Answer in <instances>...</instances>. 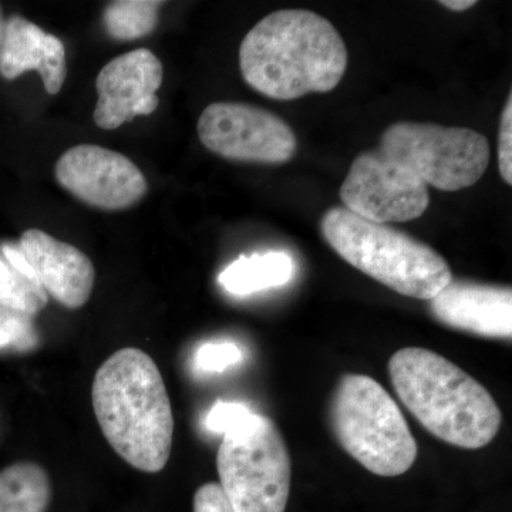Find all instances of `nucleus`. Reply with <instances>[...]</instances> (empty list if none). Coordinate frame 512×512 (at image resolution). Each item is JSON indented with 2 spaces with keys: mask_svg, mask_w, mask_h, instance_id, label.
Wrapping results in <instances>:
<instances>
[{
  "mask_svg": "<svg viewBox=\"0 0 512 512\" xmlns=\"http://www.w3.org/2000/svg\"><path fill=\"white\" fill-rule=\"evenodd\" d=\"M239 67L249 87L274 100L335 90L348 69V49L328 19L303 9L265 16L244 37Z\"/></svg>",
  "mask_w": 512,
  "mask_h": 512,
  "instance_id": "obj_1",
  "label": "nucleus"
},
{
  "mask_svg": "<svg viewBox=\"0 0 512 512\" xmlns=\"http://www.w3.org/2000/svg\"><path fill=\"white\" fill-rule=\"evenodd\" d=\"M94 414L111 448L144 473L164 470L171 456L174 414L160 369L137 348L117 350L94 376Z\"/></svg>",
  "mask_w": 512,
  "mask_h": 512,
  "instance_id": "obj_2",
  "label": "nucleus"
},
{
  "mask_svg": "<svg viewBox=\"0 0 512 512\" xmlns=\"http://www.w3.org/2000/svg\"><path fill=\"white\" fill-rule=\"evenodd\" d=\"M390 379L406 409L439 440L476 450L500 431L493 396L453 362L423 348H404L389 362Z\"/></svg>",
  "mask_w": 512,
  "mask_h": 512,
  "instance_id": "obj_3",
  "label": "nucleus"
},
{
  "mask_svg": "<svg viewBox=\"0 0 512 512\" xmlns=\"http://www.w3.org/2000/svg\"><path fill=\"white\" fill-rule=\"evenodd\" d=\"M320 229L348 264L400 295L430 301L453 279L446 259L430 245L390 225L363 220L345 207L326 211Z\"/></svg>",
  "mask_w": 512,
  "mask_h": 512,
  "instance_id": "obj_4",
  "label": "nucleus"
},
{
  "mask_svg": "<svg viewBox=\"0 0 512 512\" xmlns=\"http://www.w3.org/2000/svg\"><path fill=\"white\" fill-rule=\"evenodd\" d=\"M330 420L340 446L376 476H402L416 461L417 443L402 410L372 377L340 379Z\"/></svg>",
  "mask_w": 512,
  "mask_h": 512,
  "instance_id": "obj_5",
  "label": "nucleus"
},
{
  "mask_svg": "<svg viewBox=\"0 0 512 512\" xmlns=\"http://www.w3.org/2000/svg\"><path fill=\"white\" fill-rule=\"evenodd\" d=\"M222 493L234 512H285L291 493V457L269 417L252 413L222 436L217 454Z\"/></svg>",
  "mask_w": 512,
  "mask_h": 512,
  "instance_id": "obj_6",
  "label": "nucleus"
},
{
  "mask_svg": "<svg viewBox=\"0 0 512 512\" xmlns=\"http://www.w3.org/2000/svg\"><path fill=\"white\" fill-rule=\"evenodd\" d=\"M380 151L412 170L427 187L460 191L480 181L490 164V143L471 128L400 121L387 127Z\"/></svg>",
  "mask_w": 512,
  "mask_h": 512,
  "instance_id": "obj_7",
  "label": "nucleus"
},
{
  "mask_svg": "<svg viewBox=\"0 0 512 512\" xmlns=\"http://www.w3.org/2000/svg\"><path fill=\"white\" fill-rule=\"evenodd\" d=\"M198 137L212 153L245 163L284 164L298 151V138L281 117L251 104H210L198 120Z\"/></svg>",
  "mask_w": 512,
  "mask_h": 512,
  "instance_id": "obj_8",
  "label": "nucleus"
},
{
  "mask_svg": "<svg viewBox=\"0 0 512 512\" xmlns=\"http://www.w3.org/2000/svg\"><path fill=\"white\" fill-rule=\"evenodd\" d=\"M339 194L346 210L376 224L417 220L430 204L427 184L379 148L355 158Z\"/></svg>",
  "mask_w": 512,
  "mask_h": 512,
  "instance_id": "obj_9",
  "label": "nucleus"
},
{
  "mask_svg": "<svg viewBox=\"0 0 512 512\" xmlns=\"http://www.w3.org/2000/svg\"><path fill=\"white\" fill-rule=\"evenodd\" d=\"M55 174L64 190L100 210H126L148 190L146 177L133 161L94 144L67 150L57 161Z\"/></svg>",
  "mask_w": 512,
  "mask_h": 512,
  "instance_id": "obj_10",
  "label": "nucleus"
},
{
  "mask_svg": "<svg viewBox=\"0 0 512 512\" xmlns=\"http://www.w3.org/2000/svg\"><path fill=\"white\" fill-rule=\"evenodd\" d=\"M163 63L151 50L137 49L116 57L101 69L96 80L99 94L94 123L103 130H116L137 116H150L160 99Z\"/></svg>",
  "mask_w": 512,
  "mask_h": 512,
  "instance_id": "obj_11",
  "label": "nucleus"
},
{
  "mask_svg": "<svg viewBox=\"0 0 512 512\" xmlns=\"http://www.w3.org/2000/svg\"><path fill=\"white\" fill-rule=\"evenodd\" d=\"M433 318L447 328L490 339H511L512 291L510 286L450 282L429 301Z\"/></svg>",
  "mask_w": 512,
  "mask_h": 512,
  "instance_id": "obj_12",
  "label": "nucleus"
},
{
  "mask_svg": "<svg viewBox=\"0 0 512 512\" xmlns=\"http://www.w3.org/2000/svg\"><path fill=\"white\" fill-rule=\"evenodd\" d=\"M19 247L47 295L67 309H79L89 302L96 271L89 256L79 248L53 238L42 229L26 231Z\"/></svg>",
  "mask_w": 512,
  "mask_h": 512,
  "instance_id": "obj_13",
  "label": "nucleus"
},
{
  "mask_svg": "<svg viewBox=\"0 0 512 512\" xmlns=\"http://www.w3.org/2000/svg\"><path fill=\"white\" fill-rule=\"evenodd\" d=\"M29 70L40 73L47 93H59L67 77L66 49L59 37L22 16H12L3 29L0 73L15 80Z\"/></svg>",
  "mask_w": 512,
  "mask_h": 512,
  "instance_id": "obj_14",
  "label": "nucleus"
},
{
  "mask_svg": "<svg viewBox=\"0 0 512 512\" xmlns=\"http://www.w3.org/2000/svg\"><path fill=\"white\" fill-rule=\"evenodd\" d=\"M292 275L291 256L284 252H266L239 256L221 272L218 281L232 295L245 296L288 284Z\"/></svg>",
  "mask_w": 512,
  "mask_h": 512,
  "instance_id": "obj_15",
  "label": "nucleus"
},
{
  "mask_svg": "<svg viewBox=\"0 0 512 512\" xmlns=\"http://www.w3.org/2000/svg\"><path fill=\"white\" fill-rule=\"evenodd\" d=\"M52 483L45 468L20 461L0 471V512H47Z\"/></svg>",
  "mask_w": 512,
  "mask_h": 512,
  "instance_id": "obj_16",
  "label": "nucleus"
},
{
  "mask_svg": "<svg viewBox=\"0 0 512 512\" xmlns=\"http://www.w3.org/2000/svg\"><path fill=\"white\" fill-rule=\"evenodd\" d=\"M163 3L154 0H119L104 10L107 33L117 40H136L156 29Z\"/></svg>",
  "mask_w": 512,
  "mask_h": 512,
  "instance_id": "obj_17",
  "label": "nucleus"
},
{
  "mask_svg": "<svg viewBox=\"0 0 512 512\" xmlns=\"http://www.w3.org/2000/svg\"><path fill=\"white\" fill-rule=\"evenodd\" d=\"M0 303L36 316L47 305V293L36 275L9 264L0 255Z\"/></svg>",
  "mask_w": 512,
  "mask_h": 512,
  "instance_id": "obj_18",
  "label": "nucleus"
},
{
  "mask_svg": "<svg viewBox=\"0 0 512 512\" xmlns=\"http://www.w3.org/2000/svg\"><path fill=\"white\" fill-rule=\"evenodd\" d=\"M35 316L16 311L0 303V349L29 350L36 348Z\"/></svg>",
  "mask_w": 512,
  "mask_h": 512,
  "instance_id": "obj_19",
  "label": "nucleus"
},
{
  "mask_svg": "<svg viewBox=\"0 0 512 512\" xmlns=\"http://www.w3.org/2000/svg\"><path fill=\"white\" fill-rule=\"evenodd\" d=\"M242 352L235 343H207L198 349L195 363L202 372L220 373L241 362Z\"/></svg>",
  "mask_w": 512,
  "mask_h": 512,
  "instance_id": "obj_20",
  "label": "nucleus"
},
{
  "mask_svg": "<svg viewBox=\"0 0 512 512\" xmlns=\"http://www.w3.org/2000/svg\"><path fill=\"white\" fill-rule=\"evenodd\" d=\"M252 412L245 404L224 402L220 400L212 406L205 419V427L212 433L227 434L228 431L237 429L245 420L249 419Z\"/></svg>",
  "mask_w": 512,
  "mask_h": 512,
  "instance_id": "obj_21",
  "label": "nucleus"
},
{
  "mask_svg": "<svg viewBox=\"0 0 512 512\" xmlns=\"http://www.w3.org/2000/svg\"><path fill=\"white\" fill-rule=\"evenodd\" d=\"M498 168L504 183L512 184V94L508 96L501 114L500 136H498Z\"/></svg>",
  "mask_w": 512,
  "mask_h": 512,
  "instance_id": "obj_22",
  "label": "nucleus"
},
{
  "mask_svg": "<svg viewBox=\"0 0 512 512\" xmlns=\"http://www.w3.org/2000/svg\"><path fill=\"white\" fill-rule=\"evenodd\" d=\"M194 512H234L222 493L220 484L207 483L194 495Z\"/></svg>",
  "mask_w": 512,
  "mask_h": 512,
  "instance_id": "obj_23",
  "label": "nucleus"
},
{
  "mask_svg": "<svg viewBox=\"0 0 512 512\" xmlns=\"http://www.w3.org/2000/svg\"><path fill=\"white\" fill-rule=\"evenodd\" d=\"M439 3L444 8L453 10V12H464V10L477 5L476 0H441Z\"/></svg>",
  "mask_w": 512,
  "mask_h": 512,
  "instance_id": "obj_24",
  "label": "nucleus"
},
{
  "mask_svg": "<svg viewBox=\"0 0 512 512\" xmlns=\"http://www.w3.org/2000/svg\"><path fill=\"white\" fill-rule=\"evenodd\" d=\"M3 29H5V20H3L2 9H0V46H2Z\"/></svg>",
  "mask_w": 512,
  "mask_h": 512,
  "instance_id": "obj_25",
  "label": "nucleus"
}]
</instances>
